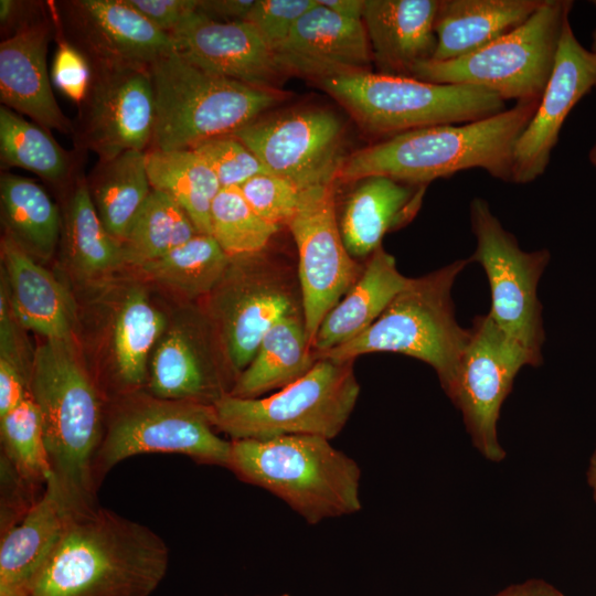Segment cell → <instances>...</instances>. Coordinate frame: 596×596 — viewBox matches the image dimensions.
Segmentation results:
<instances>
[{
	"label": "cell",
	"instance_id": "obj_1",
	"mask_svg": "<svg viewBox=\"0 0 596 596\" xmlns=\"http://www.w3.org/2000/svg\"><path fill=\"white\" fill-rule=\"evenodd\" d=\"M168 566L159 534L96 503L72 511L28 596H150Z\"/></svg>",
	"mask_w": 596,
	"mask_h": 596
},
{
	"label": "cell",
	"instance_id": "obj_2",
	"mask_svg": "<svg viewBox=\"0 0 596 596\" xmlns=\"http://www.w3.org/2000/svg\"><path fill=\"white\" fill-rule=\"evenodd\" d=\"M539 100L517 102L491 117L459 125H439L405 131L345 157L336 184L382 175L427 185L438 178L479 168L511 182L514 146L536 111Z\"/></svg>",
	"mask_w": 596,
	"mask_h": 596
},
{
	"label": "cell",
	"instance_id": "obj_3",
	"mask_svg": "<svg viewBox=\"0 0 596 596\" xmlns=\"http://www.w3.org/2000/svg\"><path fill=\"white\" fill-rule=\"evenodd\" d=\"M29 391L41 416L54 479L76 509L96 504L92 467L106 422L103 398L74 338L44 339L35 349Z\"/></svg>",
	"mask_w": 596,
	"mask_h": 596
},
{
	"label": "cell",
	"instance_id": "obj_4",
	"mask_svg": "<svg viewBox=\"0 0 596 596\" xmlns=\"http://www.w3.org/2000/svg\"><path fill=\"white\" fill-rule=\"evenodd\" d=\"M227 469L276 496L312 525L362 509L361 468L321 436L232 440Z\"/></svg>",
	"mask_w": 596,
	"mask_h": 596
},
{
	"label": "cell",
	"instance_id": "obj_5",
	"mask_svg": "<svg viewBox=\"0 0 596 596\" xmlns=\"http://www.w3.org/2000/svg\"><path fill=\"white\" fill-rule=\"evenodd\" d=\"M468 260L454 263L418 278H409L383 313L361 336L315 355L354 361L374 352L401 353L430 365L445 392L451 386L470 329L454 312L451 288Z\"/></svg>",
	"mask_w": 596,
	"mask_h": 596
},
{
	"label": "cell",
	"instance_id": "obj_6",
	"mask_svg": "<svg viewBox=\"0 0 596 596\" xmlns=\"http://www.w3.org/2000/svg\"><path fill=\"white\" fill-rule=\"evenodd\" d=\"M149 72L156 106L151 148L158 150L192 149L234 135L281 95L206 73L175 51L153 62Z\"/></svg>",
	"mask_w": 596,
	"mask_h": 596
},
{
	"label": "cell",
	"instance_id": "obj_7",
	"mask_svg": "<svg viewBox=\"0 0 596 596\" xmlns=\"http://www.w3.org/2000/svg\"><path fill=\"white\" fill-rule=\"evenodd\" d=\"M354 361L318 359L300 379L255 398L224 395L212 405L215 428L237 439L341 433L360 395Z\"/></svg>",
	"mask_w": 596,
	"mask_h": 596
},
{
	"label": "cell",
	"instance_id": "obj_8",
	"mask_svg": "<svg viewBox=\"0 0 596 596\" xmlns=\"http://www.w3.org/2000/svg\"><path fill=\"white\" fill-rule=\"evenodd\" d=\"M317 84L365 131L382 139L424 127L472 123L507 109L503 99L477 86L371 71L327 77Z\"/></svg>",
	"mask_w": 596,
	"mask_h": 596
},
{
	"label": "cell",
	"instance_id": "obj_9",
	"mask_svg": "<svg viewBox=\"0 0 596 596\" xmlns=\"http://www.w3.org/2000/svg\"><path fill=\"white\" fill-rule=\"evenodd\" d=\"M572 7L570 0H544L511 32L459 58L421 62L411 77L435 84L477 86L504 102L540 100Z\"/></svg>",
	"mask_w": 596,
	"mask_h": 596
},
{
	"label": "cell",
	"instance_id": "obj_10",
	"mask_svg": "<svg viewBox=\"0 0 596 596\" xmlns=\"http://www.w3.org/2000/svg\"><path fill=\"white\" fill-rule=\"evenodd\" d=\"M217 432L212 405L130 394L106 422L92 467L95 489L117 464L141 454H180L198 464L227 469L232 440Z\"/></svg>",
	"mask_w": 596,
	"mask_h": 596
},
{
	"label": "cell",
	"instance_id": "obj_11",
	"mask_svg": "<svg viewBox=\"0 0 596 596\" xmlns=\"http://www.w3.org/2000/svg\"><path fill=\"white\" fill-rule=\"evenodd\" d=\"M209 296L212 321L236 376L279 319L302 311L298 280L289 268L262 252L231 257L225 275Z\"/></svg>",
	"mask_w": 596,
	"mask_h": 596
},
{
	"label": "cell",
	"instance_id": "obj_12",
	"mask_svg": "<svg viewBox=\"0 0 596 596\" xmlns=\"http://www.w3.org/2000/svg\"><path fill=\"white\" fill-rule=\"evenodd\" d=\"M470 222L476 249L469 262L479 263L488 277L491 291L488 315L529 353L534 366L540 365L545 334L538 285L550 253L547 249H521L514 235L501 225L485 199L471 201Z\"/></svg>",
	"mask_w": 596,
	"mask_h": 596
},
{
	"label": "cell",
	"instance_id": "obj_13",
	"mask_svg": "<svg viewBox=\"0 0 596 596\" xmlns=\"http://www.w3.org/2000/svg\"><path fill=\"white\" fill-rule=\"evenodd\" d=\"M336 182L305 188L287 224L298 251V283L309 343L362 272L349 254L336 210Z\"/></svg>",
	"mask_w": 596,
	"mask_h": 596
},
{
	"label": "cell",
	"instance_id": "obj_14",
	"mask_svg": "<svg viewBox=\"0 0 596 596\" xmlns=\"http://www.w3.org/2000/svg\"><path fill=\"white\" fill-rule=\"evenodd\" d=\"M533 365L529 353L508 337L489 315L477 316L454 382L446 392L460 409L473 446L498 462L505 453L497 436L500 408L518 372Z\"/></svg>",
	"mask_w": 596,
	"mask_h": 596
},
{
	"label": "cell",
	"instance_id": "obj_15",
	"mask_svg": "<svg viewBox=\"0 0 596 596\" xmlns=\"http://www.w3.org/2000/svg\"><path fill=\"white\" fill-rule=\"evenodd\" d=\"M265 169L302 189L334 182L341 157L343 125L333 113L305 108L256 119L234 134Z\"/></svg>",
	"mask_w": 596,
	"mask_h": 596
},
{
	"label": "cell",
	"instance_id": "obj_16",
	"mask_svg": "<svg viewBox=\"0 0 596 596\" xmlns=\"http://www.w3.org/2000/svg\"><path fill=\"white\" fill-rule=\"evenodd\" d=\"M86 99L81 139L99 161L129 150L147 151L156 106L149 67L95 65Z\"/></svg>",
	"mask_w": 596,
	"mask_h": 596
},
{
	"label": "cell",
	"instance_id": "obj_17",
	"mask_svg": "<svg viewBox=\"0 0 596 596\" xmlns=\"http://www.w3.org/2000/svg\"><path fill=\"white\" fill-rule=\"evenodd\" d=\"M593 87L596 53L578 42L567 19L536 111L514 146L511 182L530 183L544 173L566 117Z\"/></svg>",
	"mask_w": 596,
	"mask_h": 596
},
{
	"label": "cell",
	"instance_id": "obj_18",
	"mask_svg": "<svg viewBox=\"0 0 596 596\" xmlns=\"http://www.w3.org/2000/svg\"><path fill=\"white\" fill-rule=\"evenodd\" d=\"M170 35L174 51L206 73L269 91H279L288 76L247 21H217L196 9Z\"/></svg>",
	"mask_w": 596,
	"mask_h": 596
},
{
	"label": "cell",
	"instance_id": "obj_19",
	"mask_svg": "<svg viewBox=\"0 0 596 596\" xmlns=\"http://www.w3.org/2000/svg\"><path fill=\"white\" fill-rule=\"evenodd\" d=\"M66 7L70 28L95 65L149 67L174 52L171 35L126 0H77Z\"/></svg>",
	"mask_w": 596,
	"mask_h": 596
},
{
	"label": "cell",
	"instance_id": "obj_20",
	"mask_svg": "<svg viewBox=\"0 0 596 596\" xmlns=\"http://www.w3.org/2000/svg\"><path fill=\"white\" fill-rule=\"evenodd\" d=\"M288 75L316 82L371 71L373 54L362 20L341 17L318 1L295 24L276 51Z\"/></svg>",
	"mask_w": 596,
	"mask_h": 596
},
{
	"label": "cell",
	"instance_id": "obj_21",
	"mask_svg": "<svg viewBox=\"0 0 596 596\" xmlns=\"http://www.w3.org/2000/svg\"><path fill=\"white\" fill-rule=\"evenodd\" d=\"M52 28L47 21L29 22L0 44V99L45 129L72 131L60 108L46 64Z\"/></svg>",
	"mask_w": 596,
	"mask_h": 596
},
{
	"label": "cell",
	"instance_id": "obj_22",
	"mask_svg": "<svg viewBox=\"0 0 596 596\" xmlns=\"http://www.w3.org/2000/svg\"><path fill=\"white\" fill-rule=\"evenodd\" d=\"M439 0H365L362 21L380 73L411 77L433 58Z\"/></svg>",
	"mask_w": 596,
	"mask_h": 596
},
{
	"label": "cell",
	"instance_id": "obj_23",
	"mask_svg": "<svg viewBox=\"0 0 596 596\" xmlns=\"http://www.w3.org/2000/svg\"><path fill=\"white\" fill-rule=\"evenodd\" d=\"M73 510L52 477L29 512L0 534V596H28Z\"/></svg>",
	"mask_w": 596,
	"mask_h": 596
},
{
	"label": "cell",
	"instance_id": "obj_24",
	"mask_svg": "<svg viewBox=\"0 0 596 596\" xmlns=\"http://www.w3.org/2000/svg\"><path fill=\"white\" fill-rule=\"evenodd\" d=\"M426 185L372 175L358 181L339 219L343 243L355 257L370 256L385 234L409 223L421 209Z\"/></svg>",
	"mask_w": 596,
	"mask_h": 596
},
{
	"label": "cell",
	"instance_id": "obj_25",
	"mask_svg": "<svg viewBox=\"0 0 596 596\" xmlns=\"http://www.w3.org/2000/svg\"><path fill=\"white\" fill-rule=\"evenodd\" d=\"M203 338L174 327L160 338L152 354L147 386L161 400L213 405L228 394L234 381L211 361Z\"/></svg>",
	"mask_w": 596,
	"mask_h": 596
},
{
	"label": "cell",
	"instance_id": "obj_26",
	"mask_svg": "<svg viewBox=\"0 0 596 596\" xmlns=\"http://www.w3.org/2000/svg\"><path fill=\"white\" fill-rule=\"evenodd\" d=\"M1 253L15 321L44 339L73 338V305L64 287L8 235Z\"/></svg>",
	"mask_w": 596,
	"mask_h": 596
},
{
	"label": "cell",
	"instance_id": "obj_27",
	"mask_svg": "<svg viewBox=\"0 0 596 596\" xmlns=\"http://www.w3.org/2000/svg\"><path fill=\"white\" fill-rule=\"evenodd\" d=\"M408 279L400 273L391 254L382 246L375 249L358 279L322 320L312 342L315 355L361 336L383 313Z\"/></svg>",
	"mask_w": 596,
	"mask_h": 596
},
{
	"label": "cell",
	"instance_id": "obj_28",
	"mask_svg": "<svg viewBox=\"0 0 596 596\" xmlns=\"http://www.w3.org/2000/svg\"><path fill=\"white\" fill-rule=\"evenodd\" d=\"M544 0H439L430 61L462 57L524 23Z\"/></svg>",
	"mask_w": 596,
	"mask_h": 596
},
{
	"label": "cell",
	"instance_id": "obj_29",
	"mask_svg": "<svg viewBox=\"0 0 596 596\" xmlns=\"http://www.w3.org/2000/svg\"><path fill=\"white\" fill-rule=\"evenodd\" d=\"M316 361L302 311L287 315L264 336L228 394L255 398L276 392L304 376Z\"/></svg>",
	"mask_w": 596,
	"mask_h": 596
},
{
	"label": "cell",
	"instance_id": "obj_30",
	"mask_svg": "<svg viewBox=\"0 0 596 596\" xmlns=\"http://www.w3.org/2000/svg\"><path fill=\"white\" fill-rule=\"evenodd\" d=\"M87 184L103 225L123 242L152 191L146 151L129 150L99 161Z\"/></svg>",
	"mask_w": 596,
	"mask_h": 596
},
{
	"label": "cell",
	"instance_id": "obj_31",
	"mask_svg": "<svg viewBox=\"0 0 596 596\" xmlns=\"http://www.w3.org/2000/svg\"><path fill=\"white\" fill-rule=\"evenodd\" d=\"M151 188L171 196L201 234L211 235V206L221 184L193 149L146 151Z\"/></svg>",
	"mask_w": 596,
	"mask_h": 596
},
{
	"label": "cell",
	"instance_id": "obj_32",
	"mask_svg": "<svg viewBox=\"0 0 596 596\" xmlns=\"http://www.w3.org/2000/svg\"><path fill=\"white\" fill-rule=\"evenodd\" d=\"M0 200L7 235L31 255L51 257L63 222L44 189L31 179L2 173Z\"/></svg>",
	"mask_w": 596,
	"mask_h": 596
},
{
	"label": "cell",
	"instance_id": "obj_33",
	"mask_svg": "<svg viewBox=\"0 0 596 596\" xmlns=\"http://www.w3.org/2000/svg\"><path fill=\"white\" fill-rule=\"evenodd\" d=\"M230 262L231 257L212 235L199 233L139 268L155 281L188 298H195L214 290Z\"/></svg>",
	"mask_w": 596,
	"mask_h": 596
},
{
	"label": "cell",
	"instance_id": "obj_34",
	"mask_svg": "<svg viewBox=\"0 0 596 596\" xmlns=\"http://www.w3.org/2000/svg\"><path fill=\"white\" fill-rule=\"evenodd\" d=\"M166 324L145 291L132 289L126 296L115 321L114 354L118 377L128 390L146 383L149 354Z\"/></svg>",
	"mask_w": 596,
	"mask_h": 596
},
{
	"label": "cell",
	"instance_id": "obj_35",
	"mask_svg": "<svg viewBox=\"0 0 596 596\" xmlns=\"http://www.w3.org/2000/svg\"><path fill=\"white\" fill-rule=\"evenodd\" d=\"M62 227L66 255L83 274H103L125 263L121 242L103 225L86 181L76 184Z\"/></svg>",
	"mask_w": 596,
	"mask_h": 596
},
{
	"label": "cell",
	"instance_id": "obj_36",
	"mask_svg": "<svg viewBox=\"0 0 596 596\" xmlns=\"http://www.w3.org/2000/svg\"><path fill=\"white\" fill-rule=\"evenodd\" d=\"M199 234L185 211L164 192L151 191L121 242L124 260L138 267Z\"/></svg>",
	"mask_w": 596,
	"mask_h": 596
},
{
	"label": "cell",
	"instance_id": "obj_37",
	"mask_svg": "<svg viewBox=\"0 0 596 596\" xmlns=\"http://www.w3.org/2000/svg\"><path fill=\"white\" fill-rule=\"evenodd\" d=\"M0 158L2 167H18L50 182L63 181L71 171L66 151L44 127L14 110L0 107Z\"/></svg>",
	"mask_w": 596,
	"mask_h": 596
},
{
	"label": "cell",
	"instance_id": "obj_38",
	"mask_svg": "<svg viewBox=\"0 0 596 596\" xmlns=\"http://www.w3.org/2000/svg\"><path fill=\"white\" fill-rule=\"evenodd\" d=\"M1 457L28 482L45 488L53 477L39 409L29 395L0 417Z\"/></svg>",
	"mask_w": 596,
	"mask_h": 596
},
{
	"label": "cell",
	"instance_id": "obj_39",
	"mask_svg": "<svg viewBox=\"0 0 596 596\" xmlns=\"http://www.w3.org/2000/svg\"><path fill=\"white\" fill-rule=\"evenodd\" d=\"M279 227L258 215L238 188H221L211 206V235L230 257L264 251Z\"/></svg>",
	"mask_w": 596,
	"mask_h": 596
},
{
	"label": "cell",
	"instance_id": "obj_40",
	"mask_svg": "<svg viewBox=\"0 0 596 596\" xmlns=\"http://www.w3.org/2000/svg\"><path fill=\"white\" fill-rule=\"evenodd\" d=\"M216 175L221 188H238L268 172L253 151L233 135L214 137L192 148Z\"/></svg>",
	"mask_w": 596,
	"mask_h": 596
},
{
	"label": "cell",
	"instance_id": "obj_41",
	"mask_svg": "<svg viewBox=\"0 0 596 596\" xmlns=\"http://www.w3.org/2000/svg\"><path fill=\"white\" fill-rule=\"evenodd\" d=\"M238 189L258 215L278 227L290 222L304 190L296 182L270 172L251 178Z\"/></svg>",
	"mask_w": 596,
	"mask_h": 596
},
{
	"label": "cell",
	"instance_id": "obj_42",
	"mask_svg": "<svg viewBox=\"0 0 596 596\" xmlns=\"http://www.w3.org/2000/svg\"><path fill=\"white\" fill-rule=\"evenodd\" d=\"M316 4L317 0H255L245 21L276 53L288 40L297 21Z\"/></svg>",
	"mask_w": 596,
	"mask_h": 596
},
{
	"label": "cell",
	"instance_id": "obj_43",
	"mask_svg": "<svg viewBox=\"0 0 596 596\" xmlns=\"http://www.w3.org/2000/svg\"><path fill=\"white\" fill-rule=\"evenodd\" d=\"M51 77L57 89L74 103H83L93 79L84 53L67 41H61L52 63Z\"/></svg>",
	"mask_w": 596,
	"mask_h": 596
},
{
	"label": "cell",
	"instance_id": "obj_44",
	"mask_svg": "<svg viewBox=\"0 0 596 596\" xmlns=\"http://www.w3.org/2000/svg\"><path fill=\"white\" fill-rule=\"evenodd\" d=\"M30 368L20 359L15 333L0 336V417L30 395Z\"/></svg>",
	"mask_w": 596,
	"mask_h": 596
},
{
	"label": "cell",
	"instance_id": "obj_45",
	"mask_svg": "<svg viewBox=\"0 0 596 596\" xmlns=\"http://www.w3.org/2000/svg\"><path fill=\"white\" fill-rule=\"evenodd\" d=\"M0 534H2L29 512L44 488L35 487L24 480L3 457L0 459Z\"/></svg>",
	"mask_w": 596,
	"mask_h": 596
},
{
	"label": "cell",
	"instance_id": "obj_46",
	"mask_svg": "<svg viewBox=\"0 0 596 596\" xmlns=\"http://www.w3.org/2000/svg\"><path fill=\"white\" fill-rule=\"evenodd\" d=\"M126 2L168 34L195 11L199 4V0H126Z\"/></svg>",
	"mask_w": 596,
	"mask_h": 596
},
{
	"label": "cell",
	"instance_id": "obj_47",
	"mask_svg": "<svg viewBox=\"0 0 596 596\" xmlns=\"http://www.w3.org/2000/svg\"><path fill=\"white\" fill-rule=\"evenodd\" d=\"M255 0H199L198 10L223 22L245 21Z\"/></svg>",
	"mask_w": 596,
	"mask_h": 596
},
{
	"label": "cell",
	"instance_id": "obj_48",
	"mask_svg": "<svg viewBox=\"0 0 596 596\" xmlns=\"http://www.w3.org/2000/svg\"><path fill=\"white\" fill-rule=\"evenodd\" d=\"M494 596H564L554 586L541 579L511 585Z\"/></svg>",
	"mask_w": 596,
	"mask_h": 596
},
{
	"label": "cell",
	"instance_id": "obj_49",
	"mask_svg": "<svg viewBox=\"0 0 596 596\" xmlns=\"http://www.w3.org/2000/svg\"><path fill=\"white\" fill-rule=\"evenodd\" d=\"M330 11L353 20H362L365 0H317Z\"/></svg>",
	"mask_w": 596,
	"mask_h": 596
},
{
	"label": "cell",
	"instance_id": "obj_50",
	"mask_svg": "<svg viewBox=\"0 0 596 596\" xmlns=\"http://www.w3.org/2000/svg\"><path fill=\"white\" fill-rule=\"evenodd\" d=\"M23 7L22 2L12 1V0H1L0 1V22L3 29L8 25L13 24L17 18L21 13Z\"/></svg>",
	"mask_w": 596,
	"mask_h": 596
},
{
	"label": "cell",
	"instance_id": "obj_51",
	"mask_svg": "<svg viewBox=\"0 0 596 596\" xmlns=\"http://www.w3.org/2000/svg\"><path fill=\"white\" fill-rule=\"evenodd\" d=\"M587 482L592 489L593 499L596 502V449L594 450L587 469Z\"/></svg>",
	"mask_w": 596,
	"mask_h": 596
},
{
	"label": "cell",
	"instance_id": "obj_52",
	"mask_svg": "<svg viewBox=\"0 0 596 596\" xmlns=\"http://www.w3.org/2000/svg\"><path fill=\"white\" fill-rule=\"evenodd\" d=\"M588 157L590 163L596 168V143L590 149Z\"/></svg>",
	"mask_w": 596,
	"mask_h": 596
},
{
	"label": "cell",
	"instance_id": "obj_53",
	"mask_svg": "<svg viewBox=\"0 0 596 596\" xmlns=\"http://www.w3.org/2000/svg\"><path fill=\"white\" fill-rule=\"evenodd\" d=\"M592 38H593L592 51L596 53V29L594 30Z\"/></svg>",
	"mask_w": 596,
	"mask_h": 596
},
{
	"label": "cell",
	"instance_id": "obj_54",
	"mask_svg": "<svg viewBox=\"0 0 596 596\" xmlns=\"http://www.w3.org/2000/svg\"><path fill=\"white\" fill-rule=\"evenodd\" d=\"M257 596H262V595H257ZM265 596H291L287 593H284V594H276V595H265Z\"/></svg>",
	"mask_w": 596,
	"mask_h": 596
}]
</instances>
